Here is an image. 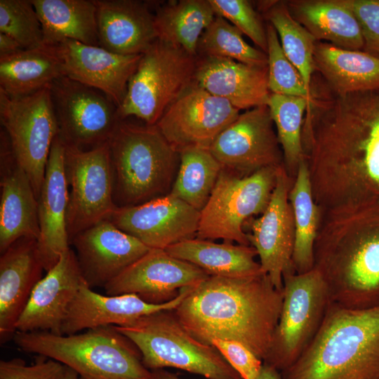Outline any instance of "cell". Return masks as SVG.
I'll return each mask as SVG.
<instances>
[{"mask_svg": "<svg viewBox=\"0 0 379 379\" xmlns=\"http://www.w3.org/2000/svg\"><path fill=\"white\" fill-rule=\"evenodd\" d=\"M209 276L165 249L151 248L104 289L107 295L133 293L147 302L161 304L177 297L182 288L195 286Z\"/></svg>", "mask_w": 379, "mask_h": 379, "instance_id": "obj_15", "label": "cell"}, {"mask_svg": "<svg viewBox=\"0 0 379 379\" xmlns=\"http://www.w3.org/2000/svg\"><path fill=\"white\" fill-rule=\"evenodd\" d=\"M86 284L75 252L70 247L34 286L16 324V331L62 334L68 308Z\"/></svg>", "mask_w": 379, "mask_h": 379, "instance_id": "obj_18", "label": "cell"}, {"mask_svg": "<svg viewBox=\"0 0 379 379\" xmlns=\"http://www.w3.org/2000/svg\"><path fill=\"white\" fill-rule=\"evenodd\" d=\"M214 346L242 379H255L263 361L243 344L229 340L213 339Z\"/></svg>", "mask_w": 379, "mask_h": 379, "instance_id": "obj_42", "label": "cell"}, {"mask_svg": "<svg viewBox=\"0 0 379 379\" xmlns=\"http://www.w3.org/2000/svg\"><path fill=\"white\" fill-rule=\"evenodd\" d=\"M63 145L68 185L67 228L70 243L79 232L108 220L117 205L114 198L108 142L90 149Z\"/></svg>", "mask_w": 379, "mask_h": 379, "instance_id": "obj_10", "label": "cell"}, {"mask_svg": "<svg viewBox=\"0 0 379 379\" xmlns=\"http://www.w3.org/2000/svg\"><path fill=\"white\" fill-rule=\"evenodd\" d=\"M200 211L168 194L140 204L117 206L108 218L150 248L166 249L197 237Z\"/></svg>", "mask_w": 379, "mask_h": 379, "instance_id": "obj_14", "label": "cell"}, {"mask_svg": "<svg viewBox=\"0 0 379 379\" xmlns=\"http://www.w3.org/2000/svg\"><path fill=\"white\" fill-rule=\"evenodd\" d=\"M63 365L55 360L40 359L27 365L19 358L0 361V379H56Z\"/></svg>", "mask_w": 379, "mask_h": 379, "instance_id": "obj_43", "label": "cell"}, {"mask_svg": "<svg viewBox=\"0 0 379 379\" xmlns=\"http://www.w3.org/2000/svg\"><path fill=\"white\" fill-rule=\"evenodd\" d=\"M355 15L363 35L364 51L379 58V0H343Z\"/></svg>", "mask_w": 379, "mask_h": 379, "instance_id": "obj_41", "label": "cell"}, {"mask_svg": "<svg viewBox=\"0 0 379 379\" xmlns=\"http://www.w3.org/2000/svg\"><path fill=\"white\" fill-rule=\"evenodd\" d=\"M267 36L268 85L271 93L300 96L312 100V93L305 86L301 74L284 53L277 32L268 23Z\"/></svg>", "mask_w": 379, "mask_h": 379, "instance_id": "obj_38", "label": "cell"}, {"mask_svg": "<svg viewBox=\"0 0 379 379\" xmlns=\"http://www.w3.org/2000/svg\"><path fill=\"white\" fill-rule=\"evenodd\" d=\"M0 252L21 238L40 237L38 199L17 163L7 134L1 131Z\"/></svg>", "mask_w": 379, "mask_h": 379, "instance_id": "obj_20", "label": "cell"}, {"mask_svg": "<svg viewBox=\"0 0 379 379\" xmlns=\"http://www.w3.org/2000/svg\"><path fill=\"white\" fill-rule=\"evenodd\" d=\"M308 104L307 99L300 96L271 93L269 98L267 106L289 168L298 166L304 159L302 128Z\"/></svg>", "mask_w": 379, "mask_h": 379, "instance_id": "obj_37", "label": "cell"}, {"mask_svg": "<svg viewBox=\"0 0 379 379\" xmlns=\"http://www.w3.org/2000/svg\"><path fill=\"white\" fill-rule=\"evenodd\" d=\"M64 154V145L57 135L51 148L38 199V252L46 272L58 262L70 244L67 228L68 185Z\"/></svg>", "mask_w": 379, "mask_h": 379, "instance_id": "obj_23", "label": "cell"}, {"mask_svg": "<svg viewBox=\"0 0 379 379\" xmlns=\"http://www.w3.org/2000/svg\"><path fill=\"white\" fill-rule=\"evenodd\" d=\"M13 340L22 351L55 360L74 371L79 379H150L135 345L113 326L81 333L16 331Z\"/></svg>", "mask_w": 379, "mask_h": 379, "instance_id": "obj_3", "label": "cell"}, {"mask_svg": "<svg viewBox=\"0 0 379 379\" xmlns=\"http://www.w3.org/2000/svg\"><path fill=\"white\" fill-rule=\"evenodd\" d=\"M259 10L276 29L282 49L302 75L306 87L312 91L315 71L314 50L316 39L291 15L285 1H262Z\"/></svg>", "mask_w": 379, "mask_h": 379, "instance_id": "obj_34", "label": "cell"}, {"mask_svg": "<svg viewBox=\"0 0 379 379\" xmlns=\"http://www.w3.org/2000/svg\"><path fill=\"white\" fill-rule=\"evenodd\" d=\"M215 15L220 16L246 35L263 52H267L266 26L251 1L209 0Z\"/></svg>", "mask_w": 379, "mask_h": 379, "instance_id": "obj_40", "label": "cell"}, {"mask_svg": "<svg viewBox=\"0 0 379 379\" xmlns=\"http://www.w3.org/2000/svg\"><path fill=\"white\" fill-rule=\"evenodd\" d=\"M331 302L317 267L283 277V302L268 354L263 361L282 372L292 366L319 329Z\"/></svg>", "mask_w": 379, "mask_h": 379, "instance_id": "obj_7", "label": "cell"}, {"mask_svg": "<svg viewBox=\"0 0 379 379\" xmlns=\"http://www.w3.org/2000/svg\"><path fill=\"white\" fill-rule=\"evenodd\" d=\"M195 82L239 110L267 105L271 94L268 67L249 65L225 58L198 56Z\"/></svg>", "mask_w": 379, "mask_h": 379, "instance_id": "obj_25", "label": "cell"}, {"mask_svg": "<svg viewBox=\"0 0 379 379\" xmlns=\"http://www.w3.org/2000/svg\"><path fill=\"white\" fill-rule=\"evenodd\" d=\"M197 62L198 56L157 39L142 54L128 81L117 109L119 119L135 117L147 125H156L168 107L195 82Z\"/></svg>", "mask_w": 379, "mask_h": 379, "instance_id": "obj_6", "label": "cell"}, {"mask_svg": "<svg viewBox=\"0 0 379 379\" xmlns=\"http://www.w3.org/2000/svg\"><path fill=\"white\" fill-rule=\"evenodd\" d=\"M50 85L22 97H11L0 91L1 126L8 135L14 157L27 175L37 199L51 148L58 131Z\"/></svg>", "mask_w": 379, "mask_h": 379, "instance_id": "obj_9", "label": "cell"}, {"mask_svg": "<svg viewBox=\"0 0 379 379\" xmlns=\"http://www.w3.org/2000/svg\"><path fill=\"white\" fill-rule=\"evenodd\" d=\"M314 63L315 70L336 94L379 91V58L364 51L317 41Z\"/></svg>", "mask_w": 379, "mask_h": 379, "instance_id": "obj_28", "label": "cell"}, {"mask_svg": "<svg viewBox=\"0 0 379 379\" xmlns=\"http://www.w3.org/2000/svg\"><path fill=\"white\" fill-rule=\"evenodd\" d=\"M85 282L104 288L151 248L108 220L75 235L70 241Z\"/></svg>", "mask_w": 379, "mask_h": 379, "instance_id": "obj_17", "label": "cell"}, {"mask_svg": "<svg viewBox=\"0 0 379 379\" xmlns=\"http://www.w3.org/2000/svg\"><path fill=\"white\" fill-rule=\"evenodd\" d=\"M44 270L35 239L21 238L1 254V344L13 339L17 321Z\"/></svg>", "mask_w": 379, "mask_h": 379, "instance_id": "obj_24", "label": "cell"}, {"mask_svg": "<svg viewBox=\"0 0 379 379\" xmlns=\"http://www.w3.org/2000/svg\"><path fill=\"white\" fill-rule=\"evenodd\" d=\"M150 379H181L175 374L172 373L169 371L161 369H155L151 371V378Z\"/></svg>", "mask_w": 379, "mask_h": 379, "instance_id": "obj_46", "label": "cell"}, {"mask_svg": "<svg viewBox=\"0 0 379 379\" xmlns=\"http://www.w3.org/2000/svg\"><path fill=\"white\" fill-rule=\"evenodd\" d=\"M42 25L44 44L70 39L100 46L94 0H32Z\"/></svg>", "mask_w": 379, "mask_h": 379, "instance_id": "obj_30", "label": "cell"}, {"mask_svg": "<svg viewBox=\"0 0 379 379\" xmlns=\"http://www.w3.org/2000/svg\"><path fill=\"white\" fill-rule=\"evenodd\" d=\"M0 32L23 49L44 45L42 25L32 0H0Z\"/></svg>", "mask_w": 379, "mask_h": 379, "instance_id": "obj_39", "label": "cell"}, {"mask_svg": "<svg viewBox=\"0 0 379 379\" xmlns=\"http://www.w3.org/2000/svg\"><path fill=\"white\" fill-rule=\"evenodd\" d=\"M288 189L286 173L279 166L270 203L259 218L250 220L251 233L246 234L260 258L262 272L279 290L283 289L284 274L295 271L292 260L295 225Z\"/></svg>", "mask_w": 379, "mask_h": 379, "instance_id": "obj_16", "label": "cell"}, {"mask_svg": "<svg viewBox=\"0 0 379 379\" xmlns=\"http://www.w3.org/2000/svg\"><path fill=\"white\" fill-rule=\"evenodd\" d=\"M191 286L182 288L178 295L164 303L147 302L133 293L104 295L82 285L71 302L62 327V335L107 326H122L140 317L175 310Z\"/></svg>", "mask_w": 379, "mask_h": 379, "instance_id": "obj_21", "label": "cell"}, {"mask_svg": "<svg viewBox=\"0 0 379 379\" xmlns=\"http://www.w3.org/2000/svg\"><path fill=\"white\" fill-rule=\"evenodd\" d=\"M197 55L225 58L262 67L268 65L267 53L248 44L238 28L218 15L202 33Z\"/></svg>", "mask_w": 379, "mask_h": 379, "instance_id": "obj_36", "label": "cell"}, {"mask_svg": "<svg viewBox=\"0 0 379 379\" xmlns=\"http://www.w3.org/2000/svg\"><path fill=\"white\" fill-rule=\"evenodd\" d=\"M23 49L11 36L0 32V56L8 55Z\"/></svg>", "mask_w": 379, "mask_h": 379, "instance_id": "obj_44", "label": "cell"}, {"mask_svg": "<svg viewBox=\"0 0 379 379\" xmlns=\"http://www.w3.org/2000/svg\"><path fill=\"white\" fill-rule=\"evenodd\" d=\"M50 93L63 144L90 149L108 142L119 119L107 95L65 76L51 84Z\"/></svg>", "mask_w": 379, "mask_h": 379, "instance_id": "obj_11", "label": "cell"}, {"mask_svg": "<svg viewBox=\"0 0 379 379\" xmlns=\"http://www.w3.org/2000/svg\"><path fill=\"white\" fill-rule=\"evenodd\" d=\"M239 112L194 82L168 107L156 126L178 150L190 146L209 149Z\"/></svg>", "mask_w": 379, "mask_h": 379, "instance_id": "obj_13", "label": "cell"}, {"mask_svg": "<svg viewBox=\"0 0 379 379\" xmlns=\"http://www.w3.org/2000/svg\"><path fill=\"white\" fill-rule=\"evenodd\" d=\"M165 250L171 255L197 266L210 276L239 278L264 273L260 264L255 260L258 253L253 246L193 238L173 244Z\"/></svg>", "mask_w": 379, "mask_h": 379, "instance_id": "obj_29", "label": "cell"}, {"mask_svg": "<svg viewBox=\"0 0 379 379\" xmlns=\"http://www.w3.org/2000/svg\"><path fill=\"white\" fill-rule=\"evenodd\" d=\"M56 379H79V375L74 371L63 365V368Z\"/></svg>", "mask_w": 379, "mask_h": 379, "instance_id": "obj_47", "label": "cell"}, {"mask_svg": "<svg viewBox=\"0 0 379 379\" xmlns=\"http://www.w3.org/2000/svg\"><path fill=\"white\" fill-rule=\"evenodd\" d=\"M61 76L62 63L53 46L0 56V91L11 97L30 95Z\"/></svg>", "mask_w": 379, "mask_h": 379, "instance_id": "obj_31", "label": "cell"}, {"mask_svg": "<svg viewBox=\"0 0 379 379\" xmlns=\"http://www.w3.org/2000/svg\"><path fill=\"white\" fill-rule=\"evenodd\" d=\"M283 379H379V304L350 309L330 302L322 324Z\"/></svg>", "mask_w": 379, "mask_h": 379, "instance_id": "obj_2", "label": "cell"}, {"mask_svg": "<svg viewBox=\"0 0 379 379\" xmlns=\"http://www.w3.org/2000/svg\"><path fill=\"white\" fill-rule=\"evenodd\" d=\"M283 289L267 274L230 278L209 276L191 286L173 310L199 342L213 339L240 343L264 361L280 316Z\"/></svg>", "mask_w": 379, "mask_h": 379, "instance_id": "obj_1", "label": "cell"}, {"mask_svg": "<svg viewBox=\"0 0 379 379\" xmlns=\"http://www.w3.org/2000/svg\"><path fill=\"white\" fill-rule=\"evenodd\" d=\"M215 17L209 0L171 1L157 8L154 14L158 39L198 56L200 37Z\"/></svg>", "mask_w": 379, "mask_h": 379, "instance_id": "obj_32", "label": "cell"}, {"mask_svg": "<svg viewBox=\"0 0 379 379\" xmlns=\"http://www.w3.org/2000/svg\"><path fill=\"white\" fill-rule=\"evenodd\" d=\"M331 301L350 309L379 304V225L350 248L337 271L324 277Z\"/></svg>", "mask_w": 379, "mask_h": 379, "instance_id": "obj_22", "label": "cell"}, {"mask_svg": "<svg viewBox=\"0 0 379 379\" xmlns=\"http://www.w3.org/2000/svg\"><path fill=\"white\" fill-rule=\"evenodd\" d=\"M180 164L169 194L201 211L222 170L209 149L185 147L178 150Z\"/></svg>", "mask_w": 379, "mask_h": 379, "instance_id": "obj_33", "label": "cell"}, {"mask_svg": "<svg viewBox=\"0 0 379 379\" xmlns=\"http://www.w3.org/2000/svg\"><path fill=\"white\" fill-rule=\"evenodd\" d=\"M289 198L295 225L293 265L295 272L301 274L314 267V242L319 218L312 200L310 173L304 159L298 164L297 178Z\"/></svg>", "mask_w": 379, "mask_h": 379, "instance_id": "obj_35", "label": "cell"}, {"mask_svg": "<svg viewBox=\"0 0 379 379\" xmlns=\"http://www.w3.org/2000/svg\"><path fill=\"white\" fill-rule=\"evenodd\" d=\"M113 326L135 345L150 371L170 367L207 379H242L214 346L194 338L173 310Z\"/></svg>", "mask_w": 379, "mask_h": 379, "instance_id": "obj_5", "label": "cell"}, {"mask_svg": "<svg viewBox=\"0 0 379 379\" xmlns=\"http://www.w3.org/2000/svg\"><path fill=\"white\" fill-rule=\"evenodd\" d=\"M53 46L60 59L64 76L100 91L117 107L120 106L142 54H117L102 46L70 39Z\"/></svg>", "mask_w": 379, "mask_h": 379, "instance_id": "obj_19", "label": "cell"}, {"mask_svg": "<svg viewBox=\"0 0 379 379\" xmlns=\"http://www.w3.org/2000/svg\"><path fill=\"white\" fill-rule=\"evenodd\" d=\"M100 46L121 55H140L158 39L154 14L137 0H94Z\"/></svg>", "mask_w": 379, "mask_h": 379, "instance_id": "obj_26", "label": "cell"}, {"mask_svg": "<svg viewBox=\"0 0 379 379\" xmlns=\"http://www.w3.org/2000/svg\"><path fill=\"white\" fill-rule=\"evenodd\" d=\"M267 105L246 110L222 131L209 147L224 169L239 176L278 166L279 142Z\"/></svg>", "mask_w": 379, "mask_h": 379, "instance_id": "obj_12", "label": "cell"}, {"mask_svg": "<svg viewBox=\"0 0 379 379\" xmlns=\"http://www.w3.org/2000/svg\"><path fill=\"white\" fill-rule=\"evenodd\" d=\"M278 166L239 176L222 168L212 193L200 211L197 238L222 239L250 244L243 226L267 208L276 183Z\"/></svg>", "mask_w": 379, "mask_h": 379, "instance_id": "obj_8", "label": "cell"}, {"mask_svg": "<svg viewBox=\"0 0 379 379\" xmlns=\"http://www.w3.org/2000/svg\"><path fill=\"white\" fill-rule=\"evenodd\" d=\"M114 198L135 206L170 193L180 164L178 150L156 125L119 120L108 141Z\"/></svg>", "mask_w": 379, "mask_h": 379, "instance_id": "obj_4", "label": "cell"}, {"mask_svg": "<svg viewBox=\"0 0 379 379\" xmlns=\"http://www.w3.org/2000/svg\"><path fill=\"white\" fill-rule=\"evenodd\" d=\"M255 379H283L281 373L272 365L264 363Z\"/></svg>", "mask_w": 379, "mask_h": 379, "instance_id": "obj_45", "label": "cell"}, {"mask_svg": "<svg viewBox=\"0 0 379 379\" xmlns=\"http://www.w3.org/2000/svg\"><path fill=\"white\" fill-rule=\"evenodd\" d=\"M285 2L292 17L317 41H326L347 50H364L359 23L343 0H291Z\"/></svg>", "mask_w": 379, "mask_h": 379, "instance_id": "obj_27", "label": "cell"}]
</instances>
